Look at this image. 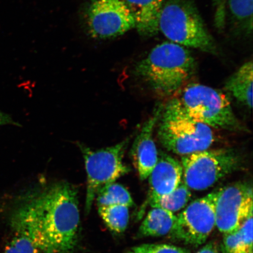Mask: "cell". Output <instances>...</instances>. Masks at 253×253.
I'll return each mask as SVG.
<instances>
[{"instance_id": "obj_1", "label": "cell", "mask_w": 253, "mask_h": 253, "mask_svg": "<svg viewBox=\"0 0 253 253\" xmlns=\"http://www.w3.org/2000/svg\"><path fill=\"white\" fill-rule=\"evenodd\" d=\"M80 225L77 189L65 181L33 191L11 219L15 233L27 237L43 253H71Z\"/></svg>"}, {"instance_id": "obj_2", "label": "cell", "mask_w": 253, "mask_h": 253, "mask_svg": "<svg viewBox=\"0 0 253 253\" xmlns=\"http://www.w3.org/2000/svg\"><path fill=\"white\" fill-rule=\"evenodd\" d=\"M197 62L186 47L170 41L158 44L135 66L134 74L161 97L178 92L194 75Z\"/></svg>"}, {"instance_id": "obj_3", "label": "cell", "mask_w": 253, "mask_h": 253, "mask_svg": "<svg viewBox=\"0 0 253 253\" xmlns=\"http://www.w3.org/2000/svg\"><path fill=\"white\" fill-rule=\"evenodd\" d=\"M158 29L170 42L216 55L218 48L195 0H166Z\"/></svg>"}, {"instance_id": "obj_4", "label": "cell", "mask_w": 253, "mask_h": 253, "mask_svg": "<svg viewBox=\"0 0 253 253\" xmlns=\"http://www.w3.org/2000/svg\"><path fill=\"white\" fill-rule=\"evenodd\" d=\"M159 122L158 139L172 153L183 156L208 150L214 141L212 129L188 115L173 99L163 108Z\"/></svg>"}, {"instance_id": "obj_5", "label": "cell", "mask_w": 253, "mask_h": 253, "mask_svg": "<svg viewBox=\"0 0 253 253\" xmlns=\"http://www.w3.org/2000/svg\"><path fill=\"white\" fill-rule=\"evenodd\" d=\"M173 99L188 115L211 128L248 131L237 119L226 94L199 84H189Z\"/></svg>"}, {"instance_id": "obj_6", "label": "cell", "mask_w": 253, "mask_h": 253, "mask_svg": "<svg viewBox=\"0 0 253 253\" xmlns=\"http://www.w3.org/2000/svg\"><path fill=\"white\" fill-rule=\"evenodd\" d=\"M183 182L189 189L204 191L241 169L243 158L233 148L204 150L181 158Z\"/></svg>"}, {"instance_id": "obj_7", "label": "cell", "mask_w": 253, "mask_h": 253, "mask_svg": "<svg viewBox=\"0 0 253 253\" xmlns=\"http://www.w3.org/2000/svg\"><path fill=\"white\" fill-rule=\"evenodd\" d=\"M129 138L113 146L93 150L78 143L84 158L87 173L86 212H90L97 192L104 186L115 182L117 179L130 170L123 163V158Z\"/></svg>"}, {"instance_id": "obj_8", "label": "cell", "mask_w": 253, "mask_h": 253, "mask_svg": "<svg viewBox=\"0 0 253 253\" xmlns=\"http://www.w3.org/2000/svg\"><path fill=\"white\" fill-rule=\"evenodd\" d=\"M84 14L88 33L95 39H112L135 28L125 0H90Z\"/></svg>"}, {"instance_id": "obj_9", "label": "cell", "mask_w": 253, "mask_h": 253, "mask_svg": "<svg viewBox=\"0 0 253 253\" xmlns=\"http://www.w3.org/2000/svg\"><path fill=\"white\" fill-rule=\"evenodd\" d=\"M218 189L193 201L177 216L173 238L198 247L204 244L216 226L215 207Z\"/></svg>"}, {"instance_id": "obj_10", "label": "cell", "mask_w": 253, "mask_h": 253, "mask_svg": "<svg viewBox=\"0 0 253 253\" xmlns=\"http://www.w3.org/2000/svg\"><path fill=\"white\" fill-rule=\"evenodd\" d=\"M253 213L251 183L239 182L218 189L215 207L216 226L223 234L238 229Z\"/></svg>"}, {"instance_id": "obj_11", "label": "cell", "mask_w": 253, "mask_h": 253, "mask_svg": "<svg viewBox=\"0 0 253 253\" xmlns=\"http://www.w3.org/2000/svg\"><path fill=\"white\" fill-rule=\"evenodd\" d=\"M163 110L161 104L156 107L153 115L142 126L132 145V163L141 180L148 178L158 161V153L153 134L155 126L159 122Z\"/></svg>"}, {"instance_id": "obj_12", "label": "cell", "mask_w": 253, "mask_h": 253, "mask_svg": "<svg viewBox=\"0 0 253 253\" xmlns=\"http://www.w3.org/2000/svg\"><path fill=\"white\" fill-rule=\"evenodd\" d=\"M181 163L166 153L158 155V159L148 178L149 192L148 199L162 197L175 190L182 182Z\"/></svg>"}, {"instance_id": "obj_13", "label": "cell", "mask_w": 253, "mask_h": 253, "mask_svg": "<svg viewBox=\"0 0 253 253\" xmlns=\"http://www.w3.org/2000/svg\"><path fill=\"white\" fill-rule=\"evenodd\" d=\"M140 36L151 37L159 33L158 21L166 0H125Z\"/></svg>"}, {"instance_id": "obj_14", "label": "cell", "mask_w": 253, "mask_h": 253, "mask_svg": "<svg viewBox=\"0 0 253 253\" xmlns=\"http://www.w3.org/2000/svg\"><path fill=\"white\" fill-rule=\"evenodd\" d=\"M177 216L171 211L154 208L149 211L138 230L140 237L171 236L176 229Z\"/></svg>"}, {"instance_id": "obj_15", "label": "cell", "mask_w": 253, "mask_h": 253, "mask_svg": "<svg viewBox=\"0 0 253 253\" xmlns=\"http://www.w3.org/2000/svg\"><path fill=\"white\" fill-rule=\"evenodd\" d=\"M253 0H227L226 25L238 36H249L253 32Z\"/></svg>"}, {"instance_id": "obj_16", "label": "cell", "mask_w": 253, "mask_h": 253, "mask_svg": "<svg viewBox=\"0 0 253 253\" xmlns=\"http://www.w3.org/2000/svg\"><path fill=\"white\" fill-rule=\"evenodd\" d=\"M253 62H247L226 82V89L249 109L253 106Z\"/></svg>"}, {"instance_id": "obj_17", "label": "cell", "mask_w": 253, "mask_h": 253, "mask_svg": "<svg viewBox=\"0 0 253 253\" xmlns=\"http://www.w3.org/2000/svg\"><path fill=\"white\" fill-rule=\"evenodd\" d=\"M191 195L190 189L184 182H181L170 194L147 199V202L152 208H161L173 213L185 208L191 199Z\"/></svg>"}, {"instance_id": "obj_18", "label": "cell", "mask_w": 253, "mask_h": 253, "mask_svg": "<svg viewBox=\"0 0 253 253\" xmlns=\"http://www.w3.org/2000/svg\"><path fill=\"white\" fill-rule=\"evenodd\" d=\"M95 199L98 208L112 205H125L129 208L134 205L133 199L128 190L115 182L104 186L97 192Z\"/></svg>"}, {"instance_id": "obj_19", "label": "cell", "mask_w": 253, "mask_h": 253, "mask_svg": "<svg viewBox=\"0 0 253 253\" xmlns=\"http://www.w3.org/2000/svg\"><path fill=\"white\" fill-rule=\"evenodd\" d=\"M98 211L104 223L112 232L120 234L126 230L129 221V207L112 205L99 208Z\"/></svg>"}, {"instance_id": "obj_20", "label": "cell", "mask_w": 253, "mask_h": 253, "mask_svg": "<svg viewBox=\"0 0 253 253\" xmlns=\"http://www.w3.org/2000/svg\"><path fill=\"white\" fill-rule=\"evenodd\" d=\"M221 248L222 253H249L243 243L239 228L224 234Z\"/></svg>"}, {"instance_id": "obj_21", "label": "cell", "mask_w": 253, "mask_h": 253, "mask_svg": "<svg viewBox=\"0 0 253 253\" xmlns=\"http://www.w3.org/2000/svg\"><path fill=\"white\" fill-rule=\"evenodd\" d=\"M4 253H43L27 237L15 233L6 246Z\"/></svg>"}, {"instance_id": "obj_22", "label": "cell", "mask_w": 253, "mask_h": 253, "mask_svg": "<svg viewBox=\"0 0 253 253\" xmlns=\"http://www.w3.org/2000/svg\"><path fill=\"white\" fill-rule=\"evenodd\" d=\"M134 253H190L188 250L165 244H144L132 248Z\"/></svg>"}, {"instance_id": "obj_23", "label": "cell", "mask_w": 253, "mask_h": 253, "mask_svg": "<svg viewBox=\"0 0 253 253\" xmlns=\"http://www.w3.org/2000/svg\"><path fill=\"white\" fill-rule=\"evenodd\" d=\"M239 230L247 251L253 253V213L243 221Z\"/></svg>"}, {"instance_id": "obj_24", "label": "cell", "mask_w": 253, "mask_h": 253, "mask_svg": "<svg viewBox=\"0 0 253 253\" xmlns=\"http://www.w3.org/2000/svg\"><path fill=\"white\" fill-rule=\"evenodd\" d=\"M227 0H212L214 9V24L219 31L226 26V6Z\"/></svg>"}, {"instance_id": "obj_25", "label": "cell", "mask_w": 253, "mask_h": 253, "mask_svg": "<svg viewBox=\"0 0 253 253\" xmlns=\"http://www.w3.org/2000/svg\"><path fill=\"white\" fill-rule=\"evenodd\" d=\"M197 253H220L216 243L211 242L206 245Z\"/></svg>"}, {"instance_id": "obj_26", "label": "cell", "mask_w": 253, "mask_h": 253, "mask_svg": "<svg viewBox=\"0 0 253 253\" xmlns=\"http://www.w3.org/2000/svg\"><path fill=\"white\" fill-rule=\"evenodd\" d=\"M18 125V123L15 122L10 116L7 114L0 112V126L5 125Z\"/></svg>"}, {"instance_id": "obj_27", "label": "cell", "mask_w": 253, "mask_h": 253, "mask_svg": "<svg viewBox=\"0 0 253 253\" xmlns=\"http://www.w3.org/2000/svg\"><path fill=\"white\" fill-rule=\"evenodd\" d=\"M128 253H134L133 252H132L131 251Z\"/></svg>"}]
</instances>
